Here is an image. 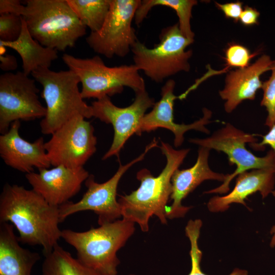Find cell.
<instances>
[{"mask_svg":"<svg viewBox=\"0 0 275 275\" xmlns=\"http://www.w3.org/2000/svg\"><path fill=\"white\" fill-rule=\"evenodd\" d=\"M0 222H9L19 233V242L40 245L45 255L61 238L59 207L24 186L6 183L0 196Z\"/></svg>","mask_w":275,"mask_h":275,"instance_id":"obj_1","label":"cell"},{"mask_svg":"<svg viewBox=\"0 0 275 275\" xmlns=\"http://www.w3.org/2000/svg\"><path fill=\"white\" fill-rule=\"evenodd\" d=\"M160 148L167 159L160 174L154 177L147 169L140 170L136 174L139 188L118 200L122 218L138 224L143 232L149 231V220L153 215L162 224H167L166 210L172 192V177L189 151V149H174L162 141Z\"/></svg>","mask_w":275,"mask_h":275,"instance_id":"obj_2","label":"cell"},{"mask_svg":"<svg viewBox=\"0 0 275 275\" xmlns=\"http://www.w3.org/2000/svg\"><path fill=\"white\" fill-rule=\"evenodd\" d=\"M135 223L117 219L83 232L62 230L61 238L76 251L77 259L100 275H117V252L135 231Z\"/></svg>","mask_w":275,"mask_h":275,"instance_id":"obj_3","label":"cell"},{"mask_svg":"<svg viewBox=\"0 0 275 275\" xmlns=\"http://www.w3.org/2000/svg\"><path fill=\"white\" fill-rule=\"evenodd\" d=\"M21 16L34 39L60 51L73 47L86 34L67 0H27Z\"/></svg>","mask_w":275,"mask_h":275,"instance_id":"obj_4","label":"cell"},{"mask_svg":"<svg viewBox=\"0 0 275 275\" xmlns=\"http://www.w3.org/2000/svg\"><path fill=\"white\" fill-rule=\"evenodd\" d=\"M31 75L42 86L41 96L46 105V115L40 123L43 134H51L75 117H93L92 107L82 97L80 80L73 71L38 68Z\"/></svg>","mask_w":275,"mask_h":275,"instance_id":"obj_5","label":"cell"},{"mask_svg":"<svg viewBox=\"0 0 275 275\" xmlns=\"http://www.w3.org/2000/svg\"><path fill=\"white\" fill-rule=\"evenodd\" d=\"M62 60L78 77L84 99L110 97L122 93L125 87L135 93L146 90L144 78L133 64L108 67L98 56L80 58L67 53Z\"/></svg>","mask_w":275,"mask_h":275,"instance_id":"obj_6","label":"cell"},{"mask_svg":"<svg viewBox=\"0 0 275 275\" xmlns=\"http://www.w3.org/2000/svg\"><path fill=\"white\" fill-rule=\"evenodd\" d=\"M194 41L182 34L178 23L164 28L159 35V42L153 48L147 47L139 40L135 42L131 50L133 65L156 82L180 72H188L193 51L186 48Z\"/></svg>","mask_w":275,"mask_h":275,"instance_id":"obj_7","label":"cell"},{"mask_svg":"<svg viewBox=\"0 0 275 275\" xmlns=\"http://www.w3.org/2000/svg\"><path fill=\"white\" fill-rule=\"evenodd\" d=\"M257 142L255 135L246 133L227 123L211 136L204 139H191L189 142L209 149L225 153L231 165L236 168L232 174H227L226 180L219 186L204 192V194H223L230 190L231 180L239 174L254 169H269L275 171V156L272 150L263 157H258L248 150L247 143Z\"/></svg>","mask_w":275,"mask_h":275,"instance_id":"obj_8","label":"cell"},{"mask_svg":"<svg viewBox=\"0 0 275 275\" xmlns=\"http://www.w3.org/2000/svg\"><path fill=\"white\" fill-rule=\"evenodd\" d=\"M155 139L146 147L144 152L126 164H120L117 171L107 181L98 183L91 174L85 181L87 190L77 202L69 201L59 207L61 223L75 213L91 210L98 215L99 225L114 222L122 217L121 206L117 200V188L124 173L134 164L142 160L151 149L157 146Z\"/></svg>","mask_w":275,"mask_h":275,"instance_id":"obj_9","label":"cell"},{"mask_svg":"<svg viewBox=\"0 0 275 275\" xmlns=\"http://www.w3.org/2000/svg\"><path fill=\"white\" fill-rule=\"evenodd\" d=\"M141 1L111 0L110 9L101 28L86 38L89 47L107 58L124 57L138 40L132 22Z\"/></svg>","mask_w":275,"mask_h":275,"instance_id":"obj_10","label":"cell"},{"mask_svg":"<svg viewBox=\"0 0 275 275\" xmlns=\"http://www.w3.org/2000/svg\"><path fill=\"white\" fill-rule=\"evenodd\" d=\"M35 80L22 71L0 75V133H6L16 121L44 118L46 107L38 97Z\"/></svg>","mask_w":275,"mask_h":275,"instance_id":"obj_11","label":"cell"},{"mask_svg":"<svg viewBox=\"0 0 275 275\" xmlns=\"http://www.w3.org/2000/svg\"><path fill=\"white\" fill-rule=\"evenodd\" d=\"M94 128L84 117H74L51 135L45 147L51 166L83 167L96 151Z\"/></svg>","mask_w":275,"mask_h":275,"instance_id":"obj_12","label":"cell"},{"mask_svg":"<svg viewBox=\"0 0 275 275\" xmlns=\"http://www.w3.org/2000/svg\"><path fill=\"white\" fill-rule=\"evenodd\" d=\"M154 99L146 90L135 92L134 101L125 107L115 105L108 96L93 101L91 106L93 117L112 125L114 135L112 144L102 157L105 160L118 156L129 138L134 134L141 135L140 127L146 112L155 104Z\"/></svg>","mask_w":275,"mask_h":275,"instance_id":"obj_13","label":"cell"},{"mask_svg":"<svg viewBox=\"0 0 275 275\" xmlns=\"http://www.w3.org/2000/svg\"><path fill=\"white\" fill-rule=\"evenodd\" d=\"M89 175L84 167L72 168L58 166L26 174L25 178L32 189L49 204L60 207L80 191Z\"/></svg>","mask_w":275,"mask_h":275,"instance_id":"obj_14","label":"cell"},{"mask_svg":"<svg viewBox=\"0 0 275 275\" xmlns=\"http://www.w3.org/2000/svg\"><path fill=\"white\" fill-rule=\"evenodd\" d=\"M175 82L168 80L161 89V98L155 102L152 109L146 114L141 122L140 132H150L159 128L167 129L174 135L175 147L180 146L184 142V133L190 130H195L208 134L209 130L206 125L211 122L212 112L206 108L203 109V117L189 124H177L174 120L173 107L175 100L178 98L174 93Z\"/></svg>","mask_w":275,"mask_h":275,"instance_id":"obj_15","label":"cell"},{"mask_svg":"<svg viewBox=\"0 0 275 275\" xmlns=\"http://www.w3.org/2000/svg\"><path fill=\"white\" fill-rule=\"evenodd\" d=\"M20 121H14L0 136V155L5 164L26 174L34 172L35 168H49L51 164L43 138L28 142L20 135Z\"/></svg>","mask_w":275,"mask_h":275,"instance_id":"obj_16","label":"cell"},{"mask_svg":"<svg viewBox=\"0 0 275 275\" xmlns=\"http://www.w3.org/2000/svg\"><path fill=\"white\" fill-rule=\"evenodd\" d=\"M209 148L200 147L195 164L191 167L183 170L177 169L171 179L172 192L170 197L172 203L166 210L167 218L182 217L190 209L185 206L182 202L202 182L207 180L224 182L227 174L213 171L208 162L210 151Z\"/></svg>","mask_w":275,"mask_h":275,"instance_id":"obj_17","label":"cell"},{"mask_svg":"<svg viewBox=\"0 0 275 275\" xmlns=\"http://www.w3.org/2000/svg\"><path fill=\"white\" fill-rule=\"evenodd\" d=\"M274 62L269 56L263 54L248 67L228 73L225 87L219 92L225 101L224 108L227 113L232 112L244 100H254L257 91L262 88L261 75L271 70Z\"/></svg>","mask_w":275,"mask_h":275,"instance_id":"obj_18","label":"cell"},{"mask_svg":"<svg viewBox=\"0 0 275 275\" xmlns=\"http://www.w3.org/2000/svg\"><path fill=\"white\" fill-rule=\"evenodd\" d=\"M275 171L269 169H254L237 176L233 190L223 196H215L208 202L207 208L212 212H224L233 203L246 206L244 201L249 196L259 191L263 199L273 190Z\"/></svg>","mask_w":275,"mask_h":275,"instance_id":"obj_19","label":"cell"},{"mask_svg":"<svg viewBox=\"0 0 275 275\" xmlns=\"http://www.w3.org/2000/svg\"><path fill=\"white\" fill-rule=\"evenodd\" d=\"M14 227L9 222H0V275H31L40 256L20 245Z\"/></svg>","mask_w":275,"mask_h":275,"instance_id":"obj_20","label":"cell"},{"mask_svg":"<svg viewBox=\"0 0 275 275\" xmlns=\"http://www.w3.org/2000/svg\"><path fill=\"white\" fill-rule=\"evenodd\" d=\"M0 46L15 50L22 60V72L29 75L38 68H49L58 59L57 50L45 47L33 38L23 18V25L18 38L12 42L0 41Z\"/></svg>","mask_w":275,"mask_h":275,"instance_id":"obj_21","label":"cell"},{"mask_svg":"<svg viewBox=\"0 0 275 275\" xmlns=\"http://www.w3.org/2000/svg\"><path fill=\"white\" fill-rule=\"evenodd\" d=\"M198 1L196 0H143L136 10L134 21L140 25L154 7L165 6L174 10L179 19L178 25L182 34L187 38L194 40L195 34L190 25L191 11Z\"/></svg>","mask_w":275,"mask_h":275,"instance_id":"obj_22","label":"cell"},{"mask_svg":"<svg viewBox=\"0 0 275 275\" xmlns=\"http://www.w3.org/2000/svg\"><path fill=\"white\" fill-rule=\"evenodd\" d=\"M42 275H100L74 258L59 244L45 255L42 265Z\"/></svg>","mask_w":275,"mask_h":275,"instance_id":"obj_23","label":"cell"},{"mask_svg":"<svg viewBox=\"0 0 275 275\" xmlns=\"http://www.w3.org/2000/svg\"><path fill=\"white\" fill-rule=\"evenodd\" d=\"M68 4L86 28L91 32L98 31L108 13L111 0H67Z\"/></svg>","mask_w":275,"mask_h":275,"instance_id":"obj_24","label":"cell"},{"mask_svg":"<svg viewBox=\"0 0 275 275\" xmlns=\"http://www.w3.org/2000/svg\"><path fill=\"white\" fill-rule=\"evenodd\" d=\"M202 226L201 220L197 219L189 220L185 227V234L188 238L190 243L189 255L191 259V267L188 275H207L201 269L200 262L202 253L198 245V239L200 236V230ZM245 270L235 268L229 275H248Z\"/></svg>","mask_w":275,"mask_h":275,"instance_id":"obj_25","label":"cell"},{"mask_svg":"<svg viewBox=\"0 0 275 275\" xmlns=\"http://www.w3.org/2000/svg\"><path fill=\"white\" fill-rule=\"evenodd\" d=\"M271 71L269 78L262 84L263 94L260 103L267 112L265 125L269 128L275 124V61Z\"/></svg>","mask_w":275,"mask_h":275,"instance_id":"obj_26","label":"cell"},{"mask_svg":"<svg viewBox=\"0 0 275 275\" xmlns=\"http://www.w3.org/2000/svg\"><path fill=\"white\" fill-rule=\"evenodd\" d=\"M22 25V16L11 13L0 14V41L12 42L17 40Z\"/></svg>","mask_w":275,"mask_h":275,"instance_id":"obj_27","label":"cell"},{"mask_svg":"<svg viewBox=\"0 0 275 275\" xmlns=\"http://www.w3.org/2000/svg\"><path fill=\"white\" fill-rule=\"evenodd\" d=\"M255 54H251L250 50L245 46L238 44H231L226 50L225 60L228 67L243 69L250 65L251 58Z\"/></svg>","mask_w":275,"mask_h":275,"instance_id":"obj_28","label":"cell"},{"mask_svg":"<svg viewBox=\"0 0 275 275\" xmlns=\"http://www.w3.org/2000/svg\"><path fill=\"white\" fill-rule=\"evenodd\" d=\"M216 7L225 14L226 17L234 19L237 22L242 11V4L240 2H231L224 4L215 2Z\"/></svg>","mask_w":275,"mask_h":275,"instance_id":"obj_29","label":"cell"},{"mask_svg":"<svg viewBox=\"0 0 275 275\" xmlns=\"http://www.w3.org/2000/svg\"><path fill=\"white\" fill-rule=\"evenodd\" d=\"M24 5L18 0H1L0 14L11 13L22 16Z\"/></svg>","mask_w":275,"mask_h":275,"instance_id":"obj_30","label":"cell"},{"mask_svg":"<svg viewBox=\"0 0 275 275\" xmlns=\"http://www.w3.org/2000/svg\"><path fill=\"white\" fill-rule=\"evenodd\" d=\"M259 16L260 13L256 9L246 6L241 13L239 21L245 26L256 24Z\"/></svg>","mask_w":275,"mask_h":275,"instance_id":"obj_31","label":"cell"},{"mask_svg":"<svg viewBox=\"0 0 275 275\" xmlns=\"http://www.w3.org/2000/svg\"><path fill=\"white\" fill-rule=\"evenodd\" d=\"M256 150H263L266 145L271 147L275 156V124L270 128L269 131L262 136L260 143L250 144Z\"/></svg>","mask_w":275,"mask_h":275,"instance_id":"obj_32","label":"cell"},{"mask_svg":"<svg viewBox=\"0 0 275 275\" xmlns=\"http://www.w3.org/2000/svg\"><path fill=\"white\" fill-rule=\"evenodd\" d=\"M0 68L6 72L15 70L17 68L18 64L16 57L13 55L0 53Z\"/></svg>","mask_w":275,"mask_h":275,"instance_id":"obj_33","label":"cell"},{"mask_svg":"<svg viewBox=\"0 0 275 275\" xmlns=\"http://www.w3.org/2000/svg\"><path fill=\"white\" fill-rule=\"evenodd\" d=\"M272 195L275 198V190H273L271 193ZM270 234L272 235L270 245L271 248L275 246V225H274L270 230Z\"/></svg>","mask_w":275,"mask_h":275,"instance_id":"obj_34","label":"cell"},{"mask_svg":"<svg viewBox=\"0 0 275 275\" xmlns=\"http://www.w3.org/2000/svg\"><path fill=\"white\" fill-rule=\"evenodd\" d=\"M129 275H135V274H130Z\"/></svg>","mask_w":275,"mask_h":275,"instance_id":"obj_35","label":"cell"}]
</instances>
